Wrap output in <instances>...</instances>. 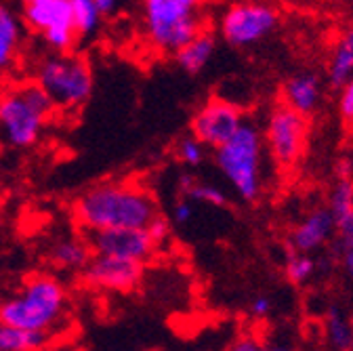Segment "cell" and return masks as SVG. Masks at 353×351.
<instances>
[{"label": "cell", "instance_id": "d6a6232c", "mask_svg": "<svg viewBox=\"0 0 353 351\" xmlns=\"http://www.w3.org/2000/svg\"><path fill=\"white\" fill-rule=\"evenodd\" d=\"M343 270L353 280V246L343 250Z\"/></svg>", "mask_w": 353, "mask_h": 351}, {"label": "cell", "instance_id": "4fadbf2b", "mask_svg": "<svg viewBox=\"0 0 353 351\" xmlns=\"http://www.w3.org/2000/svg\"><path fill=\"white\" fill-rule=\"evenodd\" d=\"M334 234H336V223L330 208H316L292 230L290 246L294 248V252L312 254L320 250Z\"/></svg>", "mask_w": 353, "mask_h": 351}, {"label": "cell", "instance_id": "9c48e42d", "mask_svg": "<svg viewBox=\"0 0 353 351\" xmlns=\"http://www.w3.org/2000/svg\"><path fill=\"white\" fill-rule=\"evenodd\" d=\"M263 141L276 164L284 168L292 166L307 143V116L286 103L274 106L265 122Z\"/></svg>", "mask_w": 353, "mask_h": 351}, {"label": "cell", "instance_id": "3957f363", "mask_svg": "<svg viewBox=\"0 0 353 351\" xmlns=\"http://www.w3.org/2000/svg\"><path fill=\"white\" fill-rule=\"evenodd\" d=\"M68 307L63 284L49 274H36L26 280L21 290L0 303V324L32 330H53Z\"/></svg>", "mask_w": 353, "mask_h": 351}, {"label": "cell", "instance_id": "4dcf8cb0", "mask_svg": "<svg viewBox=\"0 0 353 351\" xmlns=\"http://www.w3.org/2000/svg\"><path fill=\"white\" fill-rule=\"evenodd\" d=\"M95 3H97V7H99L103 17L114 15L118 11V7H120V0H95Z\"/></svg>", "mask_w": 353, "mask_h": 351}, {"label": "cell", "instance_id": "603a6c76", "mask_svg": "<svg viewBox=\"0 0 353 351\" xmlns=\"http://www.w3.org/2000/svg\"><path fill=\"white\" fill-rule=\"evenodd\" d=\"M316 261L314 257H309L307 252H294L288 263H286V278L292 284H307L316 276Z\"/></svg>", "mask_w": 353, "mask_h": 351}, {"label": "cell", "instance_id": "5bb4252c", "mask_svg": "<svg viewBox=\"0 0 353 351\" xmlns=\"http://www.w3.org/2000/svg\"><path fill=\"white\" fill-rule=\"evenodd\" d=\"M322 99V82L314 72H299L282 84V103L290 106L301 114L318 110Z\"/></svg>", "mask_w": 353, "mask_h": 351}, {"label": "cell", "instance_id": "9a60e30c", "mask_svg": "<svg viewBox=\"0 0 353 351\" xmlns=\"http://www.w3.org/2000/svg\"><path fill=\"white\" fill-rule=\"evenodd\" d=\"M214 51H216L214 38L202 30L192 40H188L172 57H174L176 66H179L185 74H200L214 57Z\"/></svg>", "mask_w": 353, "mask_h": 351}, {"label": "cell", "instance_id": "7402d4cb", "mask_svg": "<svg viewBox=\"0 0 353 351\" xmlns=\"http://www.w3.org/2000/svg\"><path fill=\"white\" fill-rule=\"evenodd\" d=\"M326 341L334 349H353V322L339 310H330L324 320Z\"/></svg>", "mask_w": 353, "mask_h": 351}, {"label": "cell", "instance_id": "f1b7e54d", "mask_svg": "<svg viewBox=\"0 0 353 351\" xmlns=\"http://www.w3.org/2000/svg\"><path fill=\"white\" fill-rule=\"evenodd\" d=\"M272 310H274V301L268 294H259L250 301V314L259 320L268 318L272 314Z\"/></svg>", "mask_w": 353, "mask_h": 351}, {"label": "cell", "instance_id": "ffe728a7", "mask_svg": "<svg viewBox=\"0 0 353 351\" xmlns=\"http://www.w3.org/2000/svg\"><path fill=\"white\" fill-rule=\"evenodd\" d=\"M179 192H181V196H188L196 204H208V206H216V208H223L230 204V198L223 188H219L214 183H206V181H198L192 177V174H181Z\"/></svg>", "mask_w": 353, "mask_h": 351}, {"label": "cell", "instance_id": "cb8c5ba5", "mask_svg": "<svg viewBox=\"0 0 353 351\" xmlns=\"http://www.w3.org/2000/svg\"><path fill=\"white\" fill-rule=\"evenodd\" d=\"M328 208L334 217L353 208V181L349 177H341L336 181L328 198Z\"/></svg>", "mask_w": 353, "mask_h": 351}, {"label": "cell", "instance_id": "6da1fadb", "mask_svg": "<svg viewBox=\"0 0 353 351\" xmlns=\"http://www.w3.org/2000/svg\"><path fill=\"white\" fill-rule=\"evenodd\" d=\"M76 225L91 234L112 228H148L160 214L154 194L135 181H105L80 194L72 204Z\"/></svg>", "mask_w": 353, "mask_h": 351}, {"label": "cell", "instance_id": "8fae6325", "mask_svg": "<svg viewBox=\"0 0 353 351\" xmlns=\"http://www.w3.org/2000/svg\"><path fill=\"white\" fill-rule=\"evenodd\" d=\"M93 254H112L132 261H150L160 244L154 240L148 228H112L86 234Z\"/></svg>", "mask_w": 353, "mask_h": 351}, {"label": "cell", "instance_id": "d4e9b609", "mask_svg": "<svg viewBox=\"0 0 353 351\" xmlns=\"http://www.w3.org/2000/svg\"><path fill=\"white\" fill-rule=\"evenodd\" d=\"M206 146L198 139V137H183L179 143H176V148H174V154H176V158H179L183 164H188V166H198V164H202V160H204V156H206V150H204Z\"/></svg>", "mask_w": 353, "mask_h": 351}, {"label": "cell", "instance_id": "484cf974", "mask_svg": "<svg viewBox=\"0 0 353 351\" xmlns=\"http://www.w3.org/2000/svg\"><path fill=\"white\" fill-rule=\"evenodd\" d=\"M334 223H336V238L341 248H351L353 246V208L334 217Z\"/></svg>", "mask_w": 353, "mask_h": 351}, {"label": "cell", "instance_id": "1f68e13d", "mask_svg": "<svg viewBox=\"0 0 353 351\" xmlns=\"http://www.w3.org/2000/svg\"><path fill=\"white\" fill-rule=\"evenodd\" d=\"M244 341H236L232 347L238 351H252V349H261V343L254 341V337H242Z\"/></svg>", "mask_w": 353, "mask_h": 351}, {"label": "cell", "instance_id": "ba28073f", "mask_svg": "<svg viewBox=\"0 0 353 351\" xmlns=\"http://www.w3.org/2000/svg\"><path fill=\"white\" fill-rule=\"evenodd\" d=\"M276 26L278 13L272 5L259 0H240L221 17V36L228 45L246 49L268 38Z\"/></svg>", "mask_w": 353, "mask_h": 351}, {"label": "cell", "instance_id": "e0dca14e", "mask_svg": "<svg viewBox=\"0 0 353 351\" xmlns=\"http://www.w3.org/2000/svg\"><path fill=\"white\" fill-rule=\"evenodd\" d=\"M53 334L49 330H32L11 324H0V351H32L49 347Z\"/></svg>", "mask_w": 353, "mask_h": 351}, {"label": "cell", "instance_id": "ac0fdd59", "mask_svg": "<svg viewBox=\"0 0 353 351\" xmlns=\"http://www.w3.org/2000/svg\"><path fill=\"white\" fill-rule=\"evenodd\" d=\"M21 45V23L17 15L0 3V70H7Z\"/></svg>", "mask_w": 353, "mask_h": 351}, {"label": "cell", "instance_id": "2e32d148", "mask_svg": "<svg viewBox=\"0 0 353 351\" xmlns=\"http://www.w3.org/2000/svg\"><path fill=\"white\" fill-rule=\"evenodd\" d=\"M91 257H93L91 244H88V240H80V238L57 240L49 250V259L53 265L68 272H82Z\"/></svg>", "mask_w": 353, "mask_h": 351}, {"label": "cell", "instance_id": "f546056e", "mask_svg": "<svg viewBox=\"0 0 353 351\" xmlns=\"http://www.w3.org/2000/svg\"><path fill=\"white\" fill-rule=\"evenodd\" d=\"M148 230H150V234L154 236V240L158 242V244H162L168 236H170V225H168V221L162 217V214H158L154 221L148 225Z\"/></svg>", "mask_w": 353, "mask_h": 351}, {"label": "cell", "instance_id": "7c38bea8", "mask_svg": "<svg viewBox=\"0 0 353 351\" xmlns=\"http://www.w3.org/2000/svg\"><path fill=\"white\" fill-rule=\"evenodd\" d=\"M244 124L242 110L225 99H208L192 118V135L206 148L223 146Z\"/></svg>", "mask_w": 353, "mask_h": 351}, {"label": "cell", "instance_id": "52a82bcc", "mask_svg": "<svg viewBox=\"0 0 353 351\" xmlns=\"http://www.w3.org/2000/svg\"><path fill=\"white\" fill-rule=\"evenodd\" d=\"M23 21L55 53H70L76 47L78 32L70 0H23Z\"/></svg>", "mask_w": 353, "mask_h": 351}, {"label": "cell", "instance_id": "30bf717a", "mask_svg": "<svg viewBox=\"0 0 353 351\" xmlns=\"http://www.w3.org/2000/svg\"><path fill=\"white\" fill-rule=\"evenodd\" d=\"M86 286L105 292H128L143 278V263L112 254H93L80 272Z\"/></svg>", "mask_w": 353, "mask_h": 351}, {"label": "cell", "instance_id": "4316f807", "mask_svg": "<svg viewBox=\"0 0 353 351\" xmlns=\"http://www.w3.org/2000/svg\"><path fill=\"white\" fill-rule=\"evenodd\" d=\"M341 89V99H339V112L343 120L353 126V74L339 86Z\"/></svg>", "mask_w": 353, "mask_h": 351}, {"label": "cell", "instance_id": "277c9868", "mask_svg": "<svg viewBox=\"0 0 353 351\" xmlns=\"http://www.w3.org/2000/svg\"><path fill=\"white\" fill-rule=\"evenodd\" d=\"M204 0H141V26L148 45L162 55H174L204 30Z\"/></svg>", "mask_w": 353, "mask_h": 351}, {"label": "cell", "instance_id": "d6986e66", "mask_svg": "<svg viewBox=\"0 0 353 351\" xmlns=\"http://www.w3.org/2000/svg\"><path fill=\"white\" fill-rule=\"evenodd\" d=\"M353 74V28H349L330 53L328 61V80L332 86H341Z\"/></svg>", "mask_w": 353, "mask_h": 351}, {"label": "cell", "instance_id": "83f0119b", "mask_svg": "<svg viewBox=\"0 0 353 351\" xmlns=\"http://www.w3.org/2000/svg\"><path fill=\"white\" fill-rule=\"evenodd\" d=\"M196 214V202L190 200L188 196H181L172 204V210H170V217H172V223L176 225H188Z\"/></svg>", "mask_w": 353, "mask_h": 351}, {"label": "cell", "instance_id": "7a4b0ae2", "mask_svg": "<svg viewBox=\"0 0 353 351\" xmlns=\"http://www.w3.org/2000/svg\"><path fill=\"white\" fill-rule=\"evenodd\" d=\"M57 106L36 80L11 84L0 93V143L28 150L36 146Z\"/></svg>", "mask_w": 353, "mask_h": 351}, {"label": "cell", "instance_id": "5b68a950", "mask_svg": "<svg viewBox=\"0 0 353 351\" xmlns=\"http://www.w3.org/2000/svg\"><path fill=\"white\" fill-rule=\"evenodd\" d=\"M263 133L246 122L223 143L214 148V164L246 202H254L263 190Z\"/></svg>", "mask_w": 353, "mask_h": 351}, {"label": "cell", "instance_id": "44dd1931", "mask_svg": "<svg viewBox=\"0 0 353 351\" xmlns=\"http://www.w3.org/2000/svg\"><path fill=\"white\" fill-rule=\"evenodd\" d=\"M70 7H72V17H74L78 38L84 40V38L95 36L103 19L95 0H70Z\"/></svg>", "mask_w": 353, "mask_h": 351}, {"label": "cell", "instance_id": "8992f818", "mask_svg": "<svg viewBox=\"0 0 353 351\" xmlns=\"http://www.w3.org/2000/svg\"><path fill=\"white\" fill-rule=\"evenodd\" d=\"M49 93L57 110H80L93 95V70L82 55L55 53L44 57L34 78Z\"/></svg>", "mask_w": 353, "mask_h": 351}]
</instances>
